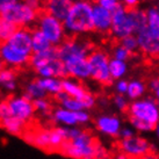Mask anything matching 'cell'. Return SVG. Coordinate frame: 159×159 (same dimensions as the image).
<instances>
[{
	"mask_svg": "<svg viewBox=\"0 0 159 159\" xmlns=\"http://www.w3.org/2000/svg\"><path fill=\"white\" fill-rule=\"evenodd\" d=\"M127 70H128V66H127L125 62L115 59V58H111V61H109V71H111V79L120 80L127 73Z\"/></svg>",
	"mask_w": 159,
	"mask_h": 159,
	"instance_id": "obj_28",
	"label": "cell"
},
{
	"mask_svg": "<svg viewBox=\"0 0 159 159\" xmlns=\"http://www.w3.org/2000/svg\"><path fill=\"white\" fill-rule=\"evenodd\" d=\"M144 92H145V85L143 84L142 81L133 80V81L129 83L128 92H127V95H128L129 99L136 101L137 99H139L144 94Z\"/></svg>",
	"mask_w": 159,
	"mask_h": 159,
	"instance_id": "obj_29",
	"label": "cell"
},
{
	"mask_svg": "<svg viewBox=\"0 0 159 159\" xmlns=\"http://www.w3.org/2000/svg\"><path fill=\"white\" fill-rule=\"evenodd\" d=\"M56 58H58L57 53V48L52 47L51 49H49L47 51L39 53H33L30 57V65L34 70H39L41 67L48 65L49 63H51L52 61H55Z\"/></svg>",
	"mask_w": 159,
	"mask_h": 159,
	"instance_id": "obj_19",
	"label": "cell"
},
{
	"mask_svg": "<svg viewBox=\"0 0 159 159\" xmlns=\"http://www.w3.org/2000/svg\"><path fill=\"white\" fill-rule=\"evenodd\" d=\"M139 1L141 0H122V2H123L122 5L128 9H134L136 8V6L139 4Z\"/></svg>",
	"mask_w": 159,
	"mask_h": 159,
	"instance_id": "obj_41",
	"label": "cell"
},
{
	"mask_svg": "<svg viewBox=\"0 0 159 159\" xmlns=\"http://www.w3.org/2000/svg\"><path fill=\"white\" fill-rule=\"evenodd\" d=\"M97 128L100 133L111 137L119 136L121 133L120 120L113 115H102L97 120Z\"/></svg>",
	"mask_w": 159,
	"mask_h": 159,
	"instance_id": "obj_16",
	"label": "cell"
},
{
	"mask_svg": "<svg viewBox=\"0 0 159 159\" xmlns=\"http://www.w3.org/2000/svg\"><path fill=\"white\" fill-rule=\"evenodd\" d=\"M116 159H130V158L128 157V155H120V156H117Z\"/></svg>",
	"mask_w": 159,
	"mask_h": 159,
	"instance_id": "obj_46",
	"label": "cell"
},
{
	"mask_svg": "<svg viewBox=\"0 0 159 159\" xmlns=\"http://www.w3.org/2000/svg\"><path fill=\"white\" fill-rule=\"evenodd\" d=\"M16 30H18V27L14 26L13 23L5 16L0 15V44L6 43Z\"/></svg>",
	"mask_w": 159,
	"mask_h": 159,
	"instance_id": "obj_27",
	"label": "cell"
},
{
	"mask_svg": "<svg viewBox=\"0 0 159 159\" xmlns=\"http://www.w3.org/2000/svg\"><path fill=\"white\" fill-rule=\"evenodd\" d=\"M59 59L65 66L67 77L77 80L91 78V67L89 55L91 45L89 42L80 39H69L57 47Z\"/></svg>",
	"mask_w": 159,
	"mask_h": 159,
	"instance_id": "obj_1",
	"label": "cell"
},
{
	"mask_svg": "<svg viewBox=\"0 0 159 159\" xmlns=\"http://www.w3.org/2000/svg\"><path fill=\"white\" fill-rule=\"evenodd\" d=\"M1 124L4 129L7 131L8 134L13 135V136H20L23 134V130H25V122L21 121V120L16 119V117H13V116H9L6 120L1 121Z\"/></svg>",
	"mask_w": 159,
	"mask_h": 159,
	"instance_id": "obj_26",
	"label": "cell"
},
{
	"mask_svg": "<svg viewBox=\"0 0 159 159\" xmlns=\"http://www.w3.org/2000/svg\"><path fill=\"white\" fill-rule=\"evenodd\" d=\"M77 114H78V122H79V124L87 123L89 121V119H91V117H89V114L86 111H77Z\"/></svg>",
	"mask_w": 159,
	"mask_h": 159,
	"instance_id": "obj_40",
	"label": "cell"
},
{
	"mask_svg": "<svg viewBox=\"0 0 159 159\" xmlns=\"http://www.w3.org/2000/svg\"><path fill=\"white\" fill-rule=\"evenodd\" d=\"M61 107H63V108H65V109L71 111H86L83 101H80L78 99H75V98H71V97H69V95H67L66 99H65L64 101L61 102Z\"/></svg>",
	"mask_w": 159,
	"mask_h": 159,
	"instance_id": "obj_30",
	"label": "cell"
},
{
	"mask_svg": "<svg viewBox=\"0 0 159 159\" xmlns=\"http://www.w3.org/2000/svg\"><path fill=\"white\" fill-rule=\"evenodd\" d=\"M78 1H91V0H73V2H78ZM97 1V0H95Z\"/></svg>",
	"mask_w": 159,
	"mask_h": 159,
	"instance_id": "obj_49",
	"label": "cell"
},
{
	"mask_svg": "<svg viewBox=\"0 0 159 159\" xmlns=\"http://www.w3.org/2000/svg\"><path fill=\"white\" fill-rule=\"evenodd\" d=\"M150 89L156 92L157 89H159V78H155V79H152L150 81Z\"/></svg>",
	"mask_w": 159,
	"mask_h": 159,
	"instance_id": "obj_44",
	"label": "cell"
},
{
	"mask_svg": "<svg viewBox=\"0 0 159 159\" xmlns=\"http://www.w3.org/2000/svg\"><path fill=\"white\" fill-rule=\"evenodd\" d=\"M51 117H52L53 122L57 123L59 127L72 128V127H75L77 124H79L77 111H67L63 107H59L57 109H55Z\"/></svg>",
	"mask_w": 159,
	"mask_h": 159,
	"instance_id": "obj_17",
	"label": "cell"
},
{
	"mask_svg": "<svg viewBox=\"0 0 159 159\" xmlns=\"http://www.w3.org/2000/svg\"><path fill=\"white\" fill-rule=\"evenodd\" d=\"M93 5L91 1H78L73 4L66 19L63 21L67 35L79 36L94 30Z\"/></svg>",
	"mask_w": 159,
	"mask_h": 159,
	"instance_id": "obj_5",
	"label": "cell"
},
{
	"mask_svg": "<svg viewBox=\"0 0 159 159\" xmlns=\"http://www.w3.org/2000/svg\"><path fill=\"white\" fill-rule=\"evenodd\" d=\"M73 4V0H45L43 8L45 13L52 15L61 21H64Z\"/></svg>",
	"mask_w": 159,
	"mask_h": 159,
	"instance_id": "obj_15",
	"label": "cell"
},
{
	"mask_svg": "<svg viewBox=\"0 0 159 159\" xmlns=\"http://www.w3.org/2000/svg\"><path fill=\"white\" fill-rule=\"evenodd\" d=\"M7 103L9 106L11 115L13 117L23 121L25 123L29 122L35 114V108L33 101L28 100L26 97H12L7 100Z\"/></svg>",
	"mask_w": 159,
	"mask_h": 159,
	"instance_id": "obj_10",
	"label": "cell"
},
{
	"mask_svg": "<svg viewBox=\"0 0 159 159\" xmlns=\"http://www.w3.org/2000/svg\"><path fill=\"white\" fill-rule=\"evenodd\" d=\"M63 92L66 93L69 97L78 99L80 101H84L85 99L91 94L84 89V86L80 84L78 80L70 78V77L63 79Z\"/></svg>",
	"mask_w": 159,
	"mask_h": 159,
	"instance_id": "obj_18",
	"label": "cell"
},
{
	"mask_svg": "<svg viewBox=\"0 0 159 159\" xmlns=\"http://www.w3.org/2000/svg\"><path fill=\"white\" fill-rule=\"evenodd\" d=\"M158 8H159V0H158Z\"/></svg>",
	"mask_w": 159,
	"mask_h": 159,
	"instance_id": "obj_52",
	"label": "cell"
},
{
	"mask_svg": "<svg viewBox=\"0 0 159 159\" xmlns=\"http://www.w3.org/2000/svg\"><path fill=\"white\" fill-rule=\"evenodd\" d=\"M59 150L72 159H107L105 149L98 144L91 134L83 130L78 136L65 142Z\"/></svg>",
	"mask_w": 159,
	"mask_h": 159,
	"instance_id": "obj_3",
	"label": "cell"
},
{
	"mask_svg": "<svg viewBox=\"0 0 159 159\" xmlns=\"http://www.w3.org/2000/svg\"><path fill=\"white\" fill-rule=\"evenodd\" d=\"M128 87H129V83L128 81H125L123 79H120L117 80V83H116V91L119 94H127L128 92Z\"/></svg>",
	"mask_w": 159,
	"mask_h": 159,
	"instance_id": "obj_39",
	"label": "cell"
},
{
	"mask_svg": "<svg viewBox=\"0 0 159 159\" xmlns=\"http://www.w3.org/2000/svg\"><path fill=\"white\" fill-rule=\"evenodd\" d=\"M1 15L9 20L18 28H28L29 26L36 23L40 13L39 9L33 7L25 0H20L13 7H11L7 12H5Z\"/></svg>",
	"mask_w": 159,
	"mask_h": 159,
	"instance_id": "obj_7",
	"label": "cell"
},
{
	"mask_svg": "<svg viewBox=\"0 0 159 159\" xmlns=\"http://www.w3.org/2000/svg\"><path fill=\"white\" fill-rule=\"evenodd\" d=\"M69 139V128L57 127L50 130V148L61 149V146Z\"/></svg>",
	"mask_w": 159,
	"mask_h": 159,
	"instance_id": "obj_22",
	"label": "cell"
},
{
	"mask_svg": "<svg viewBox=\"0 0 159 159\" xmlns=\"http://www.w3.org/2000/svg\"><path fill=\"white\" fill-rule=\"evenodd\" d=\"M156 131H157V135L159 136V125H157V128H156Z\"/></svg>",
	"mask_w": 159,
	"mask_h": 159,
	"instance_id": "obj_50",
	"label": "cell"
},
{
	"mask_svg": "<svg viewBox=\"0 0 159 159\" xmlns=\"http://www.w3.org/2000/svg\"><path fill=\"white\" fill-rule=\"evenodd\" d=\"M157 105H158V108H159V100H158V103H157Z\"/></svg>",
	"mask_w": 159,
	"mask_h": 159,
	"instance_id": "obj_51",
	"label": "cell"
},
{
	"mask_svg": "<svg viewBox=\"0 0 159 159\" xmlns=\"http://www.w3.org/2000/svg\"><path fill=\"white\" fill-rule=\"evenodd\" d=\"M156 97H157V99H158V100H159V89H157V91H156Z\"/></svg>",
	"mask_w": 159,
	"mask_h": 159,
	"instance_id": "obj_48",
	"label": "cell"
},
{
	"mask_svg": "<svg viewBox=\"0 0 159 159\" xmlns=\"http://www.w3.org/2000/svg\"><path fill=\"white\" fill-rule=\"evenodd\" d=\"M130 53L131 52H129L128 50L124 48V47H122L121 44L116 45V47L113 49V58L119 59V61H123V62H125V61L130 57Z\"/></svg>",
	"mask_w": 159,
	"mask_h": 159,
	"instance_id": "obj_34",
	"label": "cell"
},
{
	"mask_svg": "<svg viewBox=\"0 0 159 159\" xmlns=\"http://www.w3.org/2000/svg\"><path fill=\"white\" fill-rule=\"evenodd\" d=\"M36 29L40 30L55 48L62 44L67 35L63 21L45 12L40 13L36 21Z\"/></svg>",
	"mask_w": 159,
	"mask_h": 159,
	"instance_id": "obj_6",
	"label": "cell"
},
{
	"mask_svg": "<svg viewBox=\"0 0 159 159\" xmlns=\"http://www.w3.org/2000/svg\"><path fill=\"white\" fill-rule=\"evenodd\" d=\"M0 61L9 69H16L28 64L30 62V57L16 51L6 42L0 44Z\"/></svg>",
	"mask_w": 159,
	"mask_h": 159,
	"instance_id": "obj_11",
	"label": "cell"
},
{
	"mask_svg": "<svg viewBox=\"0 0 159 159\" xmlns=\"http://www.w3.org/2000/svg\"><path fill=\"white\" fill-rule=\"evenodd\" d=\"M26 2H28L29 5H31L33 7H35V8H40L41 6H43L45 0H25Z\"/></svg>",
	"mask_w": 159,
	"mask_h": 159,
	"instance_id": "obj_43",
	"label": "cell"
},
{
	"mask_svg": "<svg viewBox=\"0 0 159 159\" xmlns=\"http://www.w3.org/2000/svg\"><path fill=\"white\" fill-rule=\"evenodd\" d=\"M129 120H130V123L133 124L134 128L139 130V131H152V130H156V128H157L153 124L146 123L142 120L135 119V117H131V116H129Z\"/></svg>",
	"mask_w": 159,
	"mask_h": 159,
	"instance_id": "obj_32",
	"label": "cell"
},
{
	"mask_svg": "<svg viewBox=\"0 0 159 159\" xmlns=\"http://www.w3.org/2000/svg\"><path fill=\"white\" fill-rule=\"evenodd\" d=\"M120 136L122 137V139H130V138H133L135 135H134L133 130H130V129H128V128H124L121 130Z\"/></svg>",
	"mask_w": 159,
	"mask_h": 159,
	"instance_id": "obj_42",
	"label": "cell"
},
{
	"mask_svg": "<svg viewBox=\"0 0 159 159\" xmlns=\"http://www.w3.org/2000/svg\"><path fill=\"white\" fill-rule=\"evenodd\" d=\"M93 27L94 30L106 34L111 29L113 12L103 8L98 4L93 5Z\"/></svg>",
	"mask_w": 159,
	"mask_h": 159,
	"instance_id": "obj_13",
	"label": "cell"
},
{
	"mask_svg": "<svg viewBox=\"0 0 159 159\" xmlns=\"http://www.w3.org/2000/svg\"><path fill=\"white\" fill-rule=\"evenodd\" d=\"M39 83L44 89L47 94L57 95L61 92H63V79L59 78H39Z\"/></svg>",
	"mask_w": 159,
	"mask_h": 159,
	"instance_id": "obj_24",
	"label": "cell"
},
{
	"mask_svg": "<svg viewBox=\"0 0 159 159\" xmlns=\"http://www.w3.org/2000/svg\"><path fill=\"white\" fill-rule=\"evenodd\" d=\"M95 4H98L103 8L108 9V11H111V12H114L120 5H122L120 2V0H97Z\"/></svg>",
	"mask_w": 159,
	"mask_h": 159,
	"instance_id": "obj_35",
	"label": "cell"
},
{
	"mask_svg": "<svg viewBox=\"0 0 159 159\" xmlns=\"http://www.w3.org/2000/svg\"><path fill=\"white\" fill-rule=\"evenodd\" d=\"M129 114L131 117L142 120L146 123L158 125L159 122V108L152 99L136 100L129 106Z\"/></svg>",
	"mask_w": 159,
	"mask_h": 159,
	"instance_id": "obj_9",
	"label": "cell"
},
{
	"mask_svg": "<svg viewBox=\"0 0 159 159\" xmlns=\"http://www.w3.org/2000/svg\"><path fill=\"white\" fill-rule=\"evenodd\" d=\"M0 87L6 92H13L16 89V75L13 69H4L0 73Z\"/></svg>",
	"mask_w": 159,
	"mask_h": 159,
	"instance_id": "obj_23",
	"label": "cell"
},
{
	"mask_svg": "<svg viewBox=\"0 0 159 159\" xmlns=\"http://www.w3.org/2000/svg\"><path fill=\"white\" fill-rule=\"evenodd\" d=\"M23 97H26L28 100L30 101H35L39 99H43L47 97V92L42 89V86L40 85L39 80H33L30 83H28L25 89V94Z\"/></svg>",
	"mask_w": 159,
	"mask_h": 159,
	"instance_id": "obj_25",
	"label": "cell"
},
{
	"mask_svg": "<svg viewBox=\"0 0 159 159\" xmlns=\"http://www.w3.org/2000/svg\"><path fill=\"white\" fill-rule=\"evenodd\" d=\"M120 44L124 47V48L128 50L129 52H135L137 50H139V47H138V41H137L136 35H130L127 36L121 40V43Z\"/></svg>",
	"mask_w": 159,
	"mask_h": 159,
	"instance_id": "obj_31",
	"label": "cell"
},
{
	"mask_svg": "<svg viewBox=\"0 0 159 159\" xmlns=\"http://www.w3.org/2000/svg\"><path fill=\"white\" fill-rule=\"evenodd\" d=\"M20 0H0V15L7 12L11 7H13L14 5L19 2Z\"/></svg>",
	"mask_w": 159,
	"mask_h": 159,
	"instance_id": "obj_38",
	"label": "cell"
},
{
	"mask_svg": "<svg viewBox=\"0 0 159 159\" xmlns=\"http://www.w3.org/2000/svg\"><path fill=\"white\" fill-rule=\"evenodd\" d=\"M146 25L138 29L136 37L142 52L150 56H159V8L151 7L146 9Z\"/></svg>",
	"mask_w": 159,
	"mask_h": 159,
	"instance_id": "obj_4",
	"label": "cell"
},
{
	"mask_svg": "<svg viewBox=\"0 0 159 159\" xmlns=\"http://www.w3.org/2000/svg\"><path fill=\"white\" fill-rule=\"evenodd\" d=\"M23 138L27 143L33 144L39 149H42V150L50 149V130H43L36 134L28 133L23 135Z\"/></svg>",
	"mask_w": 159,
	"mask_h": 159,
	"instance_id": "obj_20",
	"label": "cell"
},
{
	"mask_svg": "<svg viewBox=\"0 0 159 159\" xmlns=\"http://www.w3.org/2000/svg\"><path fill=\"white\" fill-rule=\"evenodd\" d=\"M146 25V12L143 9H128L120 5L113 12L111 33L117 40L130 35H136L138 29Z\"/></svg>",
	"mask_w": 159,
	"mask_h": 159,
	"instance_id": "obj_2",
	"label": "cell"
},
{
	"mask_svg": "<svg viewBox=\"0 0 159 159\" xmlns=\"http://www.w3.org/2000/svg\"><path fill=\"white\" fill-rule=\"evenodd\" d=\"M33 103H34L35 111L41 113V114H47V113H49L50 109H51V105H50V102L47 100V98L35 100V101H33Z\"/></svg>",
	"mask_w": 159,
	"mask_h": 159,
	"instance_id": "obj_33",
	"label": "cell"
},
{
	"mask_svg": "<svg viewBox=\"0 0 159 159\" xmlns=\"http://www.w3.org/2000/svg\"><path fill=\"white\" fill-rule=\"evenodd\" d=\"M31 48H33V53H39L51 49L52 45L40 30L34 29L31 30Z\"/></svg>",
	"mask_w": 159,
	"mask_h": 159,
	"instance_id": "obj_21",
	"label": "cell"
},
{
	"mask_svg": "<svg viewBox=\"0 0 159 159\" xmlns=\"http://www.w3.org/2000/svg\"><path fill=\"white\" fill-rule=\"evenodd\" d=\"M7 43L16 51L31 57V30H29L28 28H18L14 35L7 41Z\"/></svg>",
	"mask_w": 159,
	"mask_h": 159,
	"instance_id": "obj_12",
	"label": "cell"
},
{
	"mask_svg": "<svg viewBox=\"0 0 159 159\" xmlns=\"http://www.w3.org/2000/svg\"><path fill=\"white\" fill-rule=\"evenodd\" d=\"M9 116H12V115H11L8 103L7 101H1L0 102V121H4Z\"/></svg>",
	"mask_w": 159,
	"mask_h": 159,
	"instance_id": "obj_37",
	"label": "cell"
},
{
	"mask_svg": "<svg viewBox=\"0 0 159 159\" xmlns=\"http://www.w3.org/2000/svg\"><path fill=\"white\" fill-rule=\"evenodd\" d=\"M137 159H159V157H156V156H151V155H146L144 157H141V158Z\"/></svg>",
	"mask_w": 159,
	"mask_h": 159,
	"instance_id": "obj_45",
	"label": "cell"
},
{
	"mask_svg": "<svg viewBox=\"0 0 159 159\" xmlns=\"http://www.w3.org/2000/svg\"><path fill=\"white\" fill-rule=\"evenodd\" d=\"M121 149L128 156H134L136 158L144 157L150 152V144L141 137H135L130 139H122Z\"/></svg>",
	"mask_w": 159,
	"mask_h": 159,
	"instance_id": "obj_14",
	"label": "cell"
},
{
	"mask_svg": "<svg viewBox=\"0 0 159 159\" xmlns=\"http://www.w3.org/2000/svg\"><path fill=\"white\" fill-rule=\"evenodd\" d=\"M114 103L115 106L119 108L120 111H128L129 109V105L128 102H127V99L122 95V94H117V95H115L114 97Z\"/></svg>",
	"mask_w": 159,
	"mask_h": 159,
	"instance_id": "obj_36",
	"label": "cell"
},
{
	"mask_svg": "<svg viewBox=\"0 0 159 159\" xmlns=\"http://www.w3.org/2000/svg\"><path fill=\"white\" fill-rule=\"evenodd\" d=\"M4 69H5V67H4V63L0 61V73L2 72V70H4Z\"/></svg>",
	"mask_w": 159,
	"mask_h": 159,
	"instance_id": "obj_47",
	"label": "cell"
},
{
	"mask_svg": "<svg viewBox=\"0 0 159 159\" xmlns=\"http://www.w3.org/2000/svg\"><path fill=\"white\" fill-rule=\"evenodd\" d=\"M109 61L105 51L102 50H93L89 55V63L91 67V78L102 85L111 84V79L109 71Z\"/></svg>",
	"mask_w": 159,
	"mask_h": 159,
	"instance_id": "obj_8",
	"label": "cell"
}]
</instances>
